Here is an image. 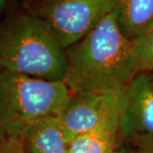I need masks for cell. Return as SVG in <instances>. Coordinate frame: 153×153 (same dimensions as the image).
Wrapping results in <instances>:
<instances>
[{
	"instance_id": "6da1fadb",
	"label": "cell",
	"mask_w": 153,
	"mask_h": 153,
	"mask_svg": "<svg viewBox=\"0 0 153 153\" xmlns=\"http://www.w3.org/2000/svg\"><path fill=\"white\" fill-rule=\"evenodd\" d=\"M65 53L63 82L71 94L124 89L138 74L133 44L122 33L114 10Z\"/></svg>"
},
{
	"instance_id": "7a4b0ae2",
	"label": "cell",
	"mask_w": 153,
	"mask_h": 153,
	"mask_svg": "<svg viewBox=\"0 0 153 153\" xmlns=\"http://www.w3.org/2000/svg\"><path fill=\"white\" fill-rule=\"evenodd\" d=\"M0 71L63 82L66 57L52 28L33 15H16L0 27Z\"/></svg>"
},
{
	"instance_id": "3957f363",
	"label": "cell",
	"mask_w": 153,
	"mask_h": 153,
	"mask_svg": "<svg viewBox=\"0 0 153 153\" xmlns=\"http://www.w3.org/2000/svg\"><path fill=\"white\" fill-rule=\"evenodd\" d=\"M71 95L64 82L0 71V137H20L33 122L60 116Z\"/></svg>"
},
{
	"instance_id": "277c9868",
	"label": "cell",
	"mask_w": 153,
	"mask_h": 153,
	"mask_svg": "<svg viewBox=\"0 0 153 153\" xmlns=\"http://www.w3.org/2000/svg\"><path fill=\"white\" fill-rule=\"evenodd\" d=\"M116 3L117 0H44L37 16L49 24L66 49L114 10Z\"/></svg>"
},
{
	"instance_id": "5b68a950",
	"label": "cell",
	"mask_w": 153,
	"mask_h": 153,
	"mask_svg": "<svg viewBox=\"0 0 153 153\" xmlns=\"http://www.w3.org/2000/svg\"><path fill=\"white\" fill-rule=\"evenodd\" d=\"M128 101V87L104 93L71 94L60 115L69 141L115 114L123 113Z\"/></svg>"
},
{
	"instance_id": "8992f818",
	"label": "cell",
	"mask_w": 153,
	"mask_h": 153,
	"mask_svg": "<svg viewBox=\"0 0 153 153\" xmlns=\"http://www.w3.org/2000/svg\"><path fill=\"white\" fill-rule=\"evenodd\" d=\"M119 134L129 139L135 134L153 135V82L140 72L128 85V101L119 121Z\"/></svg>"
},
{
	"instance_id": "52a82bcc",
	"label": "cell",
	"mask_w": 153,
	"mask_h": 153,
	"mask_svg": "<svg viewBox=\"0 0 153 153\" xmlns=\"http://www.w3.org/2000/svg\"><path fill=\"white\" fill-rule=\"evenodd\" d=\"M27 153H68L70 141L60 116H49L33 122L21 133Z\"/></svg>"
},
{
	"instance_id": "ba28073f",
	"label": "cell",
	"mask_w": 153,
	"mask_h": 153,
	"mask_svg": "<svg viewBox=\"0 0 153 153\" xmlns=\"http://www.w3.org/2000/svg\"><path fill=\"white\" fill-rule=\"evenodd\" d=\"M122 113L113 115L95 128L76 136L70 143V153H114Z\"/></svg>"
},
{
	"instance_id": "9c48e42d",
	"label": "cell",
	"mask_w": 153,
	"mask_h": 153,
	"mask_svg": "<svg viewBox=\"0 0 153 153\" xmlns=\"http://www.w3.org/2000/svg\"><path fill=\"white\" fill-rule=\"evenodd\" d=\"M114 12L123 34L133 42L153 23V0H117Z\"/></svg>"
},
{
	"instance_id": "30bf717a",
	"label": "cell",
	"mask_w": 153,
	"mask_h": 153,
	"mask_svg": "<svg viewBox=\"0 0 153 153\" xmlns=\"http://www.w3.org/2000/svg\"><path fill=\"white\" fill-rule=\"evenodd\" d=\"M137 61L138 73L153 69V23L132 42Z\"/></svg>"
},
{
	"instance_id": "8fae6325",
	"label": "cell",
	"mask_w": 153,
	"mask_h": 153,
	"mask_svg": "<svg viewBox=\"0 0 153 153\" xmlns=\"http://www.w3.org/2000/svg\"><path fill=\"white\" fill-rule=\"evenodd\" d=\"M131 149L127 153H153V135L135 134L129 138Z\"/></svg>"
},
{
	"instance_id": "7c38bea8",
	"label": "cell",
	"mask_w": 153,
	"mask_h": 153,
	"mask_svg": "<svg viewBox=\"0 0 153 153\" xmlns=\"http://www.w3.org/2000/svg\"><path fill=\"white\" fill-rule=\"evenodd\" d=\"M0 153H27L20 137H0Z\"/></svg>"
},
{
	"instance_id": "4fadbf2b",
	"label": "cell",
	"mask_w": 153,
	"mask_h": 153,
	"mask_svg": "<svg viewBox=\"0 0 153 153\" xmlns=\"http://www.w3.org/2000/svg\"><path fill=\"white\" fill-rule=\"evenodd\" d=\"M6 2H7V0H0V16H1L3 10H4V7H5Z\"/></svg>"
},
{
	"instance_id": "5bb4252c",
	"label": "cell",
	"mask_w": 153,
	"mask_h": 153,
	"mask_svg": "<svg viewBox=\"0 0 153 153\" xmlns=\"http://www.w3.org/2000/svg\"><path fill=\"white\" fill-rule=\"evenodd\" d=\"M114 153H127V151L123 149H120V150H117Z\"/></svg>"
},
{
	"instance_id": "9a60e30c",
	"label": "cell",
	"mask_w": 153,
	"mask_h": 153,
	"mask_svg": "<svg viewBox=\"0 0 153 153\" xmlns=\"http://www.w3.org/2000/svg\"><path fill=\"white\" fill-rule=\"evenodd\" d=\"M68 153H70V152H68Z\"/></svg>"
}]
</instances>
